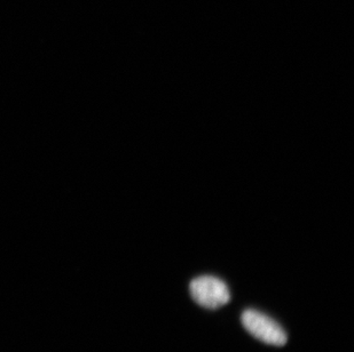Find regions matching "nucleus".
Here are the masks:
<instances>
[{"mask_svg":"<svg viewBox=\"0 0 354 352\" xmlns=\"http://www.w3.org/2000/svg\"><path fill=\"white\" fill-rule=\"evenodd\" d=\"M191 295L198 306L216 310L231 301V292L226 282L214 276H201L192 280Z\"/></svg>","mask_w":354,"mask_h":352,"instance_id":"1","label":"nucleus"},{"mask_svg":"<svg viewBox=\"0 0 354 352\" xmlns=\"http://www.w3.org/2000/svg\"><path fill=\"white\" fill-rule=\"evenodd\" d=\"M241 322L251 335L271 346H283L288 341L287 333L274 319L257 310L248 309L242 313Z\"/></svg>","mask_w":354,"mask_h":352,"instance_id":"2","label":"nucleus"}]
</instances>
